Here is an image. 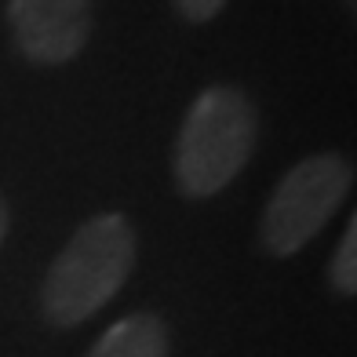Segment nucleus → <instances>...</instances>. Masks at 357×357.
Here are the masks:
<instances>
[{
  "instance_id": "obj_1",
  "label": "nucleus",
  "mask_w": 357,
  "mask_h": 357,
  "mask_svg": "<svg viewBox=\"0 0 357 357\" xmlns=\"http://www.w3.org/2000/svg\"><path fill=\"white\" fill-rule=\"evenodd\" d=\"M135 266V230L124 215H95L70 237V245L44 278V317L59 328L88 321L117 296Z\"/></svg>"
},
{
  "instance_id": "obj_2",
  "label": "nucleus",
  "mask_w": 357,
  "mask_h": 357,
  "mask_svg": "<svg viewBox=\"0 0 357 357\" xmlns=\"http://www.w3.org/2000/svg\"><path fill=\"white\" fill-rule=\"evenodd\" d=\"M255 150V109L237 88H208L175 142V178L186 197H215Z\"/></svg>"
},
{
  "instance_id": "obj_3",
  "label": "nucleus",
  "mask_w": 357,
  "mask_h": 357,
  "mask_svg": "<svg viewBox=\"0 0 357 357\" xmlns=\"http://www.w3.org/2000/svg\"><path fill=\"white\" fill-rule=\"evenodd\" d=\"M354 172L339 153H317L291 168L263 215V245L273 255H296L306 241L324 230L343 197L350 193Z\"/></svg>"
},
{
  "instance_id": "obj_4",
  "label": "nucleus",
  "mask_w": 357,
  "mask_h": 357,
  "mask_svg": "<svg viewBox=\"0 0 357 357\" xmlns=\"http://www.w3.org/2000/svg\"><path fill=\"white\" fill-rule=\"evenodd\" d=\"M8 19L15 44L29 62L59 66L70 62L88 40L91 0H11Z\"/></svg>"
},
{
  "instance_id": "obj_5",
  "label": "nucleus",
  "mask_w": 357,
  "mask_h": 357,
  "mask_svg": "<svg viewBox=\"0 0 357 357\" xmlns=\"http://www.w3.org/2000/svg\"><path fill=\"white\" fill-rule=\"evenodd\" d=\"M88 357H168V328L157 314H132L99 335Z\"/></svg>"
},
{
  "instance_id": "obj_6",
  "label": "nucleus",
  "mask_w": 357,
  "mask_h": 357,
  "mask_svg": "<svg viewBox=\"0 0 357 357\" xmlns=\"http://www.w3.org/2000/svg\"><path fill=\"white\" fill-rule=\"evenodd\" d=\"M332 284L343 296H354V288H357V222L354 219H350L347 234L335 248V259H332Z\"/></svg>"
},
{
  "instance_id": "obj_7",
  "label": "nucleus",
  "mask_w": 357,
  "mask_h": 357,
  "mask_svg": "<svg viewBox=\"0 0 357 357\" xmlns=\"http://www.w3.org/2000/svg\"><path fill=\"white\" fill-rule=\"evenodd\" d=\"M178 11L186 15L190 22H208V19H215V15L222 11L226 0H175Z\"/></svg>"
},
{
  "instance_id": "obj_8",
  "label": "nucleus",
  "mask_w": 357,
  "mask_h": 357,
  "mask_svg": "<svg viewBox=\"0 0 357 357\" xmlns=\"http://www.w3.org/2000/svg\"><path fill=\"white\" fill-rule=\"evenodd\" d=\"M4 234H8V208L0 201V241H4Z\"/></svg>"
},
{
  "instance_id": "obj_9",
  "label": "nucleus",
  "mask_w": 357,
  "mask_h": 357,
  "mask_svg": "<svg viewBox=\"0 0 357 357\" xmlns=\"http://www.w3.org/2000/svg\"><path fill=\"white\" fill-rule=\"evenodd\" d=\"M347 4H354V0H347Z\"/></svg>"
}]
</instances>
